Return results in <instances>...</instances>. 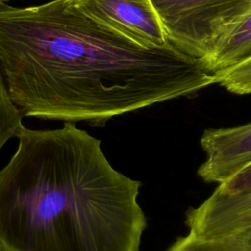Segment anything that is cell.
<instances>
[{
	"label": "cell",
	"mask_w": 251,
	"mask_h": 251,
	"mask_svg": "<svg viewBox=\"0 0 251 251\" xmlns=\"http://www.w3.org/2000/svg\"><path fill=\"white\" fill-rule=\"evenodd\" d=\"M0 65L24 117L92 126L215 83L201 58L172 42L143 47L69 0L25 8L0 1Z\"/></svg>",
	"instance_id": "1"
},
{
	"label": "cell",
	"mask_w": 251,
	"mask_h": 251,
	"mask_svg": "<svg viewBox=\"0 0 251 251\" xmlns=\"http://www.w3.org/2000/svg\"><path fill=\"white\" fill-rule=\"evenodd\" d=\"M0 170L3 251H140V181L114 169L101 140L65 122L25 128Z\"/></svg>",
	"instance_id": "2"
},
{
	"label": "cell",
	"mask_w": 251,
	"mask_h": 251,
	"mask_svg": "<svg viewBox=\"0 0 251 251\" xmlns=\"http://www.w3.org/2000/svg\"><path fill=\"white\" fill-rule=\"evenodd\" d=\"M170 42L198 58L251 11V0H151Z\"/></svg>",
	"instance_id": "3"
},
{
	"label": "cell",
	"mask_w": 251,
	"mask_h": 251,
	"mask_svg": "<svg viewBox=\"0 0 251 251\" xmlns=\"http://www.w3.org/2000/svg\"><path fill=\"white\" fill-rule=\"evenodd\" d=\"M101 25L146 48L170 41L151 0H69Z\"/></svg>",
	"instance_id": "4"
},
{
	"label": "cell",
	"mask_w": 251,
	"mask_h": 251,
	"mask_svg": "<svg viewBox=\"0 0 251 251\" xmlns=\"http://www.w3.org/2000/svg\"><path fill=\"white\" fill-rule=\"evenodd\" d=\"M200 144L206 160L198 176L207 182L223 183L251 164V122L203 132Z\"/></svg>",
	"instance_id": "5"
},
{
	"label": "cell",
	"mask_w": 251,
	"mask_h": 251,
	"mask_svg": "<svg viewBox=\"0 0 251 251\" xmlns=\"http://www.w3.org/2000/svg\"><path fill=\"white\" fill-rule=\"evenodd\" d=\"M249 58H251V11L214 42L202 61L215 75Z\"/></svg>",
	"instance_id": "6"
},
{
	"label": "cell",
	"mask_w": 251,
	"mask_h": 251,
	"mask_svg": "<svg viewBox=\"0 0 251 251\" xmlns=\"http://www.w3.org/2000/svg\"><path fill=\"white\" fill-rule=\"evenodd\" d=\"M23 115L13 102L0 65V150L12 137H18L25 128Z\"/></svg>",
	"instance_id": "7"
},
{
	"label": "cell",
	"mask_w": 251,
	"mask_h": 251,
	"mask_svg": "<svg viewBox=\"0 0 251 251\" xmlns=\"http://www.w3.org/2000/svg\"><path fill=\"white\" fill-rule=\"evenodd\" d=\"M167 251H246L228 237H206L188 233L177 238Z\"/></svg>",
	"instance_id": "8"
},
{
	"label": "cell",
	"mask_w": 251,
	"mask_h": 251,
	"mask_svg": "<svg viewBox=\"0 0 251 251\" xmlns=\"http://www.w3.org/2000/svg\"><path fill=\"white\" fill-rule=\"evenodd\" d=\"M215 83H220L236 94H251V58L214 75Z\"/></svg>",
	"instance_id": "9"
},
{
	"label": "cell",
	"mask_w": 251,
	"mask_h": 251,
	"mask_svg": "<svg viewBox=\"0 0 251 251\" xmlns=\"http://www.w3.org/2000/svg\"><path fill=\"white\" fill-rule=\"evenodd\" d=\"M201 205L212 211L246 212L251 210V193L227 194L216 188Z\"/></svg>",
	"instance_id": "10"
},
{
	"label": "cell",
	"mask_w": 251,
	"mask_h": 251,
	"mask_svg": "<svg viewBox=\"0 0 251 251\" xmlns=\"http://www.w3.org/2000/svg\"><path fill=\"white\" fill-rule=\"evenodd\" d=\"M217 189L227 194L251 193V164L226 181L220 183Z\"/></svg>",
	"instance_id": "11"
},
{
	"label": "cell",
	"mask_w": 251,
	"mask_h": 251,
	"mask_svg": "<svg viewBox=\"0 0 251 251\" xmlns=\"http://www.w3.org/2000/svg\"><path fill=\"white\" fill-rule=\"evenodd\" d=\"M0 1H2V2H5V1H7V0H0Z\"/></svg>",
	"instance_id": "12"
},
{
	"label": "cell",
	"mask_w": 251,
	"mask_h": 251,
	"mask_svg": "<svg viewBox=\"0 0 251 251\" xmlns=\"http://www.w3.org/2000/svg\"><path fill=\"white\" fill-rule=\"evenodd\" d=\"M0 251H3V250H2V248H1V247H0Z\"/></svg>",
	"instance_id": "13"
}]
</instances>
